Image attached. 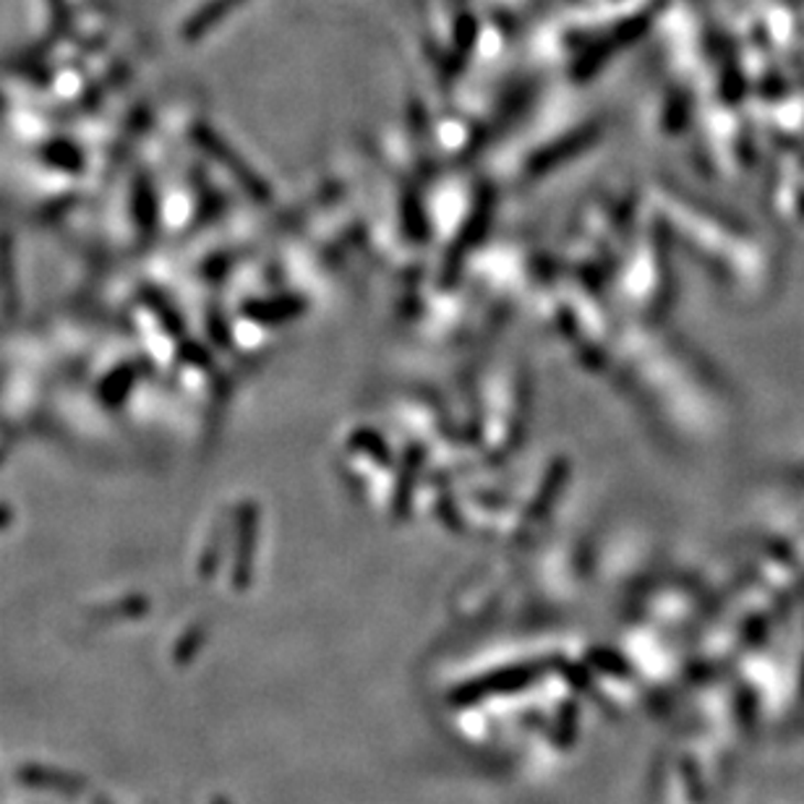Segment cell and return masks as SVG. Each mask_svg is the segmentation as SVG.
Segmentation results:
<instances>
[{
  "instance_id": "cell-1",
  "label": "cell",
  "mask_w": 804,
  "mask_h": 804,
  "mask_svg": "<svg viewBox=\"0 0 804 804\" xmlns=\"http://www.w3.org/2000/svg\"><path fill=\"white\" fill-rule=\"evenodd\" d=\"M51 9H53V19H55V26H63L66 24V3L63 0H51Z\"/></svg>"
}]
</instances>
